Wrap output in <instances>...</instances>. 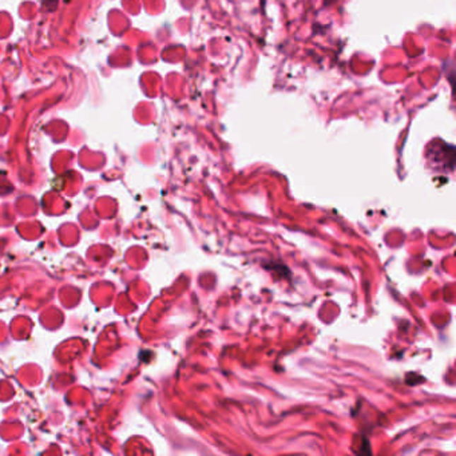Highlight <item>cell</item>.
<instances>
[{"label": "cell", "instance_id": "1", "mask_svg": "<svg viewBox=\"0 0 456 456\" xmlns=\"http://www.w3.org/2000/svg\"><path fill=\"white\" fill-rule=\"evenodd\" d=\"M261 3H262V10H264V4H265V0H261Z\"/></svg>", "mask_w": 456, "mask_h": 456}]
</instances>
